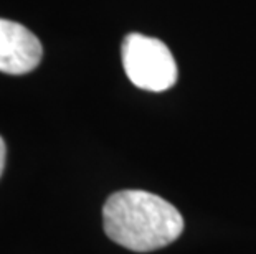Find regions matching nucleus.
Here are the masks:
<instances>
[{"label": "nucleus", "instance_id": "f257e3e1", "mask_svg": "<svg viewBox=\"0 0 256 254\" xmlns=\"http://www.w3.org/2000/svg\"><path fill=\"white\" fill-rule=\"evenodd\" d=\"M102 225L111 241L136 253L168 246L184 231L178 210L167 200L144 190L112 193L102 207Z\"/></svg>", "mask_w": 256, "mask_h": 254}, {"label": "nucleus", "instance_id": "f03ea898", "mask_svg": "<svg viewBox=\"0 0 256 254\" xmlns=\"http://www.w3.org/2000/svg\"><path fill=\"white\" fill-rule=\"evenodd\" d=\"M122 66L130 83L144 91L162 93L176 84L178 71L170 50L160 40L129 33L122 40Z\"/></svg>", "mask_w": 256, "mask_h": 254}, {"label": "nucleus", "instance_id": "20e7f679", "mask_svg": "<svg viewBox=\"0 0 256 254\" xmlns=\"http://www.w3.org/2000/svg\"><path fill=\"white\" fill-rule=\"evenodd\" d=\"M5 155H7V149H5V142L4 139L0 137V175L5 169Z\"/></svg>", "mask_w": 256, "mask_h": 254}, {"label": "nucleus", "instance_id": "7ed1b4c3", "mask_svg": "<svg viewBox=\"0 0 256 254\" xmlns=\"http://www.w3.org/2000/svg\"><path fill=\"white\" fill-rule=\"evenodd\" d=\"M43 48L26 26L0 18V71L26 74L40 64Z\"/></svg>", "mask_w": 256, "mask_h": 254}]
</instances>
